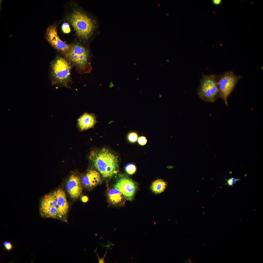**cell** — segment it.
<instances>
[{"label": "cell", "mask_w": 263, "mask_h": 263, "mask_svg": "<svg viewBox=\"0 0 263 263\" xmlns=\"http://www.w3.org/2000/svg\"><path fill=\"white\" fill-rule=\"evenodd\" d=\"M147 141L146 137L143 136H141L139 137L137 140L138 144L141 146L145 145L146 144Z\"/></svg>", "instance_id": "obj_17"}, {"label": "cell", "mask_w": 263, "mask_h": 263, "mask_svg": "<svg viewBox=\"0 0 263 263\" xmlns=\"http://www.w3.org/2000/svg\"><path fill=\"white\" fill-rule=\"evenodd\" d=\"M167 184L163 180L159 179L155 180L152 183L151 189L154 193H160L163 192Z\"/></svg>", "instance_id": "obj_14"}, {"label": "cell", "mask_w": 263, "mask_h": 263, "mask_svg": "<svg viewBox=\"0 0 263 263\" xmlns=\"http://www.w3.org/2000/svg\"><path fill=\"white\" fill-rule=\"evenodd\" d=\"M219 93L217 75H203L197 90V94L201 99L206 102H214L219 97Z\"/></svg>", "instance_id": "obj_5"}, {"label": "cell", "mask_w": 263, "mask_h": 263, "mask_svg": "<svg viewBox=\"0 0 263 263\" xmlns=\"http://www.w3.org/2000/svg\"><path fill=\"white\" fill-rule=\"evenodd\" d=\"M62 30L63 32L66 33H68L71 31L70 28L69 24L66 23L63 24L62 27Z\"/></svg>", "instance_id": "obj_18"}, {"label": "cell", "mask_w": 263, "mask_h": 263, "mask_svg": "<svg viewBox=\"0 0 263 263\" xmlns=\"http://www.w3.org/2000/svg\"><path fill=\"white\" fill-rule=\"evenodd\" d=\"M108 248L107 249V250L106 251V252L105 254L104 255L103 257V258H102L101 259H100V258H99V257L98 256V254H97H97V255L98 257V260H99V263H104V257H105V255H106V254L107 253V250H108Z\"/></svg>", "instance_id": "obj_20"}, {"label": "cell", "mask_w": 263, "mask_h": 263, "mask_svg": "<svg viewBox=\"0 0 263 263\" xmlns=\"http://www.w3.org/2000/svg\"><path fill=\"white\" fill-rule=\"evenodd\" d=\"M83 187L81 180L75 174L71 175L67 182V192L70 197L74 199L78 198L80 196Z\"/></svg>", "instance_id": "obj_10"}, {"label": "cell", "mask_w": 263, "mask_h": 263, "mask_svg": "<svg viewBox=\"0 0 263 263\" xmlns=\"http://www.w3.org/2000/svg\"><path fill=\"white\" fill-rule=\"evenodd\" d=\"M138 135L136 132H132L130 133L128 135L127 138L129 141L131 143H135L137 140Z\"/></svg>", "instance_id": "obj_16"}, {"label": "cell", "mask_w": 263, "mask_h": 263, "mask_svg": "<svg viewBox=\"0 0 263 263\" xmlns=\"http://www.w3.org/2000/svg\"><path fill=\"white\" fill-rule=\"evenodd\" d=\"M3 244L5 248L7 250H9L12 248V245L10 243L7 242H3Z\"/></svg>", "instance_id": "obj_19"}, {"label": "cell", "mask_w": 263, "mask_h": 263, "mask_svg": "<svg viewBox=\"0 0 263 263\" xmlns=\"http://www.w3.org/2000/svg\"><path fill=\"white\" fill-rule=\"evenodd\" d=\"M82 200L83 202H86L88 201V198L87 197L85 196H84L82 197Z\"/></svg>", "instance_id": "obj_23"}, {"label": "cell", "mask_w": 263, "mask_h": 263, "mask_svg": "<svg viewBox=\"0 0 263 263\" xmlns=\"http://www.w3.org/2000/svg\"><path fill=\"white\" fill-rule=\"evenodd\" d=\"M227 183L228 185L230 186H232L233 184H234L231 178H229L227 180Z\"/></svg>", "instance_id": "obj_21"}, {"label": "cell", "mask_w": 263, "mask_h": 263, "mask_svg": "<svg viewBox=\"0 0 263 263\" xmlns=\"http://www.w3.org/2000/svg\"><path fill=\"white\" fill-rule=\"evenodd\" d=\"M114 188L118 190L127 200H132L135 194L136 186L131 179L125 176H121L116 180L114 186Z\"/></svg>", "instance_id": "obj_9"}, {"label": "cell", "mask_w": 263, "mask_h": 263, "mask_svg": "<svg viewBox=\"0 0 263 263\" xmlns=\"http://www.w3.org/2000/svg\"><path fill=\"white\" fill-rule=\"evenodd\" d=\"M89 158L96 169L104 178H112L119 172L118 157L108 148L92 150Z\"/></svg>", "instance_id": "obj_2"}, {"label": "cell", "mask_w": 263, "mask_h": 263, "mask_svg": "<svg viewBox=\"0 0 263 263\" xmlns=\"http://www.w3.org/2000/svg\"><path fill=\"white\" fill-rule=\"evenodd\" d=\"M102 177L97 170L90 169L83 176L81 180L83 186L89 189L95 187L101 183Z\"/></svg>", "instance_id": "obj_11"}, {"label": "cell", "mask_w": 263, "mask_h": 263, "mask_svg": "<svg viewBox=\"0 0 263 263\" xmlns=\"http://www.w3.org/2000/svg\"><path fill=\"white\" fill-rule=\"evenodd\" d=\"M66 19L81 40H87L93 34L96 27L95 22L81 10L74 9L67 15Z\"/></svg>", "instance_id": "obj_3"}, {"label": "cell", "mask_w": 263, "mask_h": 263, "mask_svg": "<svg viewBox=\"0 0 263 263\" xmlns=\"http://www.w3.org/2000/svg\"><path fill=\"white\" fill-rule=\"evenodd\" d=\"M213 3L215 4L218 5L221 2V0H214L213 1Z\"/></svg>", "instance_id": "obj_22"}, {"label": "cell", "mask_w": 263, "mask_h": 263, "mask_svg": "<svg viewBox=\"0 0 263 263\" xmlns=\"http://www.w3.org/2000/svg\"><path fill=\"white\" fill-rule=\"evenodd\" d=\"M71 63L66 58L58 56L50 64V77L52 84L68 87L71 80Z\"/></svg>", "instance_id": "obj_4"}, {"label": "cell", "mask_w": 263, "mask_h": 263, "mask_svg": "<svg viewBox=\"0 0 263 263\" xmlns=\"http://www.w3.org/2000/svg\"><path fill=\"white\" fill-rule=\"evenodd\" d=\"M96 122V119L94 115L85 113L78 119V124L80 130L83 131L92 127Z\"/></svg>", "instance_id": "obj_13"}, {"label": "cell", "mask_w": 263, "mask_h": 263, "mask_svg": "<svg viewBox=\"0 0 263 263\" xmlns=\"http://www.w3.org/2000/svg\"><path fill=\"white\" fill-rule=\"evenodd\" d=\"M125 170L126 173L132 175L135 173L136 170V168L134 164L129 163L125 167Z\"/></svg>", "instance_id": "obj_15"}, {"label": "cell", "mask_w": 263, "mask_h": 263, "mask_svg": "<svg viewBox=\"0 0 263 263\" xmlns=\"http://www.w3.org/2000/svg\"><path fill=\"white\" fill-rule=\"evenodd\" d=\"M107 197L109 203L112 205L117 207L123 206L126 200L122 193L114 188L108 191Z\"/></svg>", "instance_id": "obj_12"}, {"label": "cell", "mask_w": 263, "mask_h": 263, "mask_svg": "<svg viewBox=\"0 0 263 263\" xmlns=\"http://www.w3.org/2000/svg\"><path fill=\"white\" fill-rule=\"evenodd\" d=\"M72 64L80 70L88 71L90 66V55L88 50L77 43L71 45L66 58Z\"/></svg>", "instance_id": "obj_6"}, {"label": "cell", "mask_w": 263, "mask_h": 263, "mask_svg": "<svg viewBox=\"0 0 263 263\" xmlns=\"http://www.w3.org/2000/svg\"><path fill=\"white\" fill-rule=\"evenodd\" d=\"M46 38L51 45L64 55L66 58L71 45L66 43L60 39L57 33L56 26L51 25L48 27L46 31Z\"/></svg>", "instance_id": "obj_8"}, {"label": "cell", "mask_w": 263, "mask_h": 263, "mask_svg": "<svg viewBox=\"0 0 263 263\" xmlns=\"http://www.w3.org/2000/svg\"><path fill=\"white\" fill-rule=\"evenodd\" d=\"M231 178L234 184L237 181L239 180V179H235L233 178Z\"/></svg>", "instance_id": "obj_24"}, {"label": "cell", "mask_w": 263, "mask_h": 263, "mask_svg": "<svg viewBox=\"0 0 263 263\" xmlns=\"http://www.w3.org/2000/svg\"><path fill=\"white\" fill-rule=\"evenodd\" d=\"M240 76L236 75L231 71L217 75V81L219 90V97L227 106L228 97L240 79Z\"/></svg>", "instance_id": "obj_7"}, {"label": "cell", "mask_w": 263, "mask_h": 263, "mask_svg": "<svg viewBox=\"0 0 263 263\" xmlns=\"http://www.w3.org/2000/svg\"><path fill=\"white\" fill-rule=\"evenodd\" d=\"M40 205V212L42 216L67 221L69 205L63 189L58 188L45 195Z\"/></svg>", "instance_id": "obj_1"}]
</instances>
